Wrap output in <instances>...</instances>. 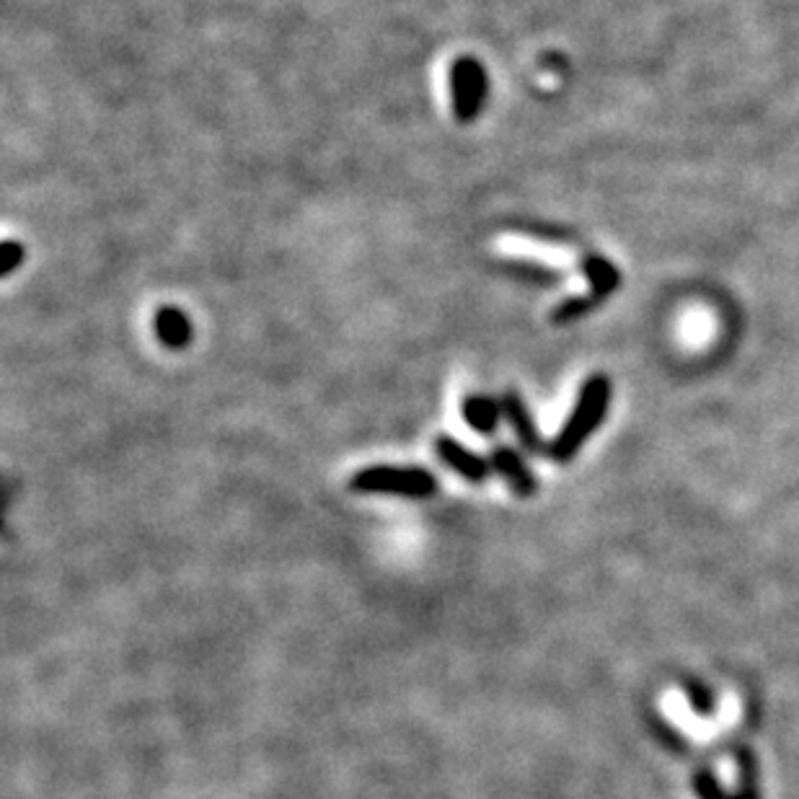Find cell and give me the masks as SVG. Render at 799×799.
I'll list each match as a JSON object with an SVG mask.
<instances>
[{
    "instance_id": "2",
    "label": "cell",
    "mask_w": 799,
    "mask_h": 799,
    "mask_svg": "<svg viewBox=\"0 0 799 799\" xmlns=\"http://www.w3.org/2000/svg\"><path fill=\"white\" fill-rule=\"evenodd\" d=\"M350 489L357 495H383L402 499H429L437 495L440 481L425 466H365L352 474Z\"/></svg>"
},
{
    "instance_id": "1",
    "label": "cell",
    "mask_w": 799,
    "mask_h": 799,
    "mask_svg": "<svg viewBox=\"0 0 799 799\" xmlns=\"http://www.w3.org/2000/svg\"><path fill=\"white\" fill-rule=\"evenodd\" d=\"M611 381L601 373L590 375V378L582 383L570 417H567L554 440L549 443V458L554 460V464L564 466L578 458L582 445H585L590 435L605 422V414H609L611 406Z\"/></svg>"
},
{
    "instance_id": "14",
    "label": "cell",
    "mask_w": 799,
    "mask_h": 799,
    "mask_svg": "<svg viewBox=\"0 0 799 799\" xmlns=\"http://www.w3.org/2000/svg\"><path fill=\"white\" fill-rule=\"evenodd\" d=\"M650 729H652V735L657 737V743L663 745L665 750L675 753V756H683V753H688L686 737H683L675 727L667 725L663 717H657V714H650Z\"/></svg>"
},
{
    "instance_id": "4",
    "label": "cell",
    "mask_w": 799,
    "mask_h": 799,
    "mask_svg": "<svg viewBox=\"0 0 799 799\" xmlns=\"http://www.w3.org/2000/svg\"><path fill=\"white\" fill-rule=\"evenodd\" d=\"M737 758V776H740V789L735 791H725L717 776L709 768H698L694 774V791L698 799H760V789H758V758L756 753L750 748H737L735 750Z\"/></svg>"
},
{
    "instance_id": "6",
    "label": "cell",
    "mask_w": 799,
    "mask_h": 799,
    "mask_svg": "<svg viewBox=\"0 0 799 799\" xmlns=\"http://www.w3.org/2000/svg\"><path fill=\"white\" fill-rule=\"evenodd\" d=\"M491 471H495L499 479H502L515 497L530 499L539 495L541 484L536 479V474L530 471L528 460L522 458V453L512 445H495L489 453Z\"/></svg>"
},
{
    "instance_id": "9",
    "label": "cell",
    "mask_w": 799,
    "mask_h": 799,
    "mask_svg": "<svg viewBox=\"0 0 799 799\" xmlns=\"http://www.w3.org/2000/svg\"><path fill=\"white\" fill-rule=\"evenodd\" d=\"M460 414H464V422L474 429L476 435H495L499 429V422H502V402L495 396L487 394H471L464 398L460 404Z\"/></svg>"
},
{
    "instance_id": "13",
    "label": "cell",
    "mask_w": 799,
    "mask_h": 799,
    "mask_svg": "<svg viewBox=\"0 0 799 799\" xmlns=\"http://www.w3.org/2000/svg\"><path fill=\"white\" fill-rule=\"evenodd\" d=\"M598 305V301L593 295H574V298H567V301H562L554 309V313H551V321L554 324H572V321H578L585 317V313H590Z\"/></svg>"
},
{
    "instance_id": "12",
    "label": "cell",
    "mask_w": 799,
    "mask_h": 799,
    "mask_svg": "<svg viewBox=\"0 0 799 799\" xmlns=\"http://www.w3.org/2000/svg\"><path fill=\"white\" fill-rule=\"evenodd\" d=\"M681 688L686 691V698L698 717H712L717 712V694L709 683H704L696 675H683L681 678Z\"/></svg>"
},
{
    "instance_id": "10",
    "label": "cell",
    "mask_w": 799,
    "mask_h": 799,
    "mask_svg": "<svg viewBox=\"0 0 799 799\" xmlns=\"http://www.w3.org/2000/svg\"><path fill=\"white\" fill-rule=\"evenodd\" d=\"M580 270L588 280L590 295H593L598 303H603L605 298H609L621 282V274H619L616 267H613L605 257H598V253H588V257L582 259Z\"/></svg>"
},
{
    "instance_id": "15",
    "label": "cell",
    "mask_w": 799,
    "mask_h": 799,
    "mask_svg": "<svg viewBox=\"0 0 799 799\" xmlns=\"http://www.w3.org/2000/svg\"><path fill=\"white\" fill-rule=\"evenodd\" d=\"M24 259H27L24 243L11 241L9 238V241L3 243V251H0V274H3V278H11V274L24 264Z\"/></svg>"
},
{
    "instance_id": "7",
    "label": "cell",
    "mask_w": 799,
    "mask_h": 799,
    "mask_svg": "<svg viewBox=\"0 0 799 799\" xmlns=\"http://www.w3.org/2000/svg\"><path fill=\"white\" fill-rule=\"evenodd\" d=\"M499 402H502L505 422L510 425L512 435L518 437L520 450H526L528 456H549V445L541 437V429H539V425H536L533 412L528 409L526 398H522L518 391L510 388V391H505Z\"/></svg>"
},
{
    "instance_id": "3",
    "label": "cell",
    "mask_w": 799,
    "mask_h": 799,
    "mask_svg": "<svg viewBox=\"0 0 799 799\" xmlns=\"http://www.w3.org/2000/svg\"><path fill=\"white\" fill-rule=\"evenodd\" d=\"M450 110L460 125H471L481 117L489 98V73L481 60L474 55H460L453 60L448 71Z\"/></svg>"
},
{
    "instance_id": "8",
    "label": "cell",
    "mask_w": 799,
    "mask_h": 799,
    "mask_svg": "<svg viewBox=\"0 0 799 799\" xmlns=\"http://www.w3.org/2000/svg\"><path fill=\"white\" fill-rule=\"evenodd\" d=\"M153 332H156L158 342L164 347L179 352L189 347L191 340H195V324H191L189 313H184L179 305H164V309L156 311V319H153Z\"/></svg>"
},
{
    "instance_id": "11",
    "label": "cell",
    "mask_w": 799,
    "mask_h": 799,
    "mask_svg": "<svg viewBox=\"0 0 799 799\" xmlns=\"http://www.w3.org/2000/svg\"><path fill=\"white\" fill-rule=\"evenodd\" d=\"M497 267L499 272L510 274V278L520 282H530V286H554V282L562 280V274L554 267L533 259H502Z\"/></svg>"
},
{
    "instance_id": "5",
    "label": "cell",
    "mask_w": 799,
    "mask_h": 799,
    "mask_svg": "<svg viewBox=\"0 0 799 799\" xmlns=\"http://www.w3.org/2000/svg\"><path fill=\"white\" fill-rule=\"evenodd\" d=\"M435 456L440 458V464L445 468H450L453 474H458L460 479H466L468 484H484L489 479L491 474V464L489 458H484L481 453H476L464 445L460 440H456L453 435H437L435 443Z\"/></svg>"
}]
</instances>
